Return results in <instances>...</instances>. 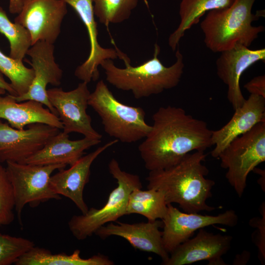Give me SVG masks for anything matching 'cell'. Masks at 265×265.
<instances>
[{"label":"cell","mask_w":265,"mask_h":265,"mask_svg":"<svg viewBox=\"0 0 265 265\" xmlns=\"http://www.w3.org/2000/svg\"><path fill=\"white\" fill-rule=\"evenodd\" d=\"M119 58L125 68L116 67L112 59L104 60L101 66L105 71L106 80L116 88L132 92L136 99L148 97L162 93L177 86L184 72L183 56L178 47L176 61L169 67L165 66L158 58L160 48L156 43L153 57L142 64L132 66L127 55L118 49Z\"/></svg>","instance_id":"3957f363"},{"label":"cell","mask_w":265,"mask_h":265,"mask_svg":"<svg viewBox=\"0 0 265 265\" xmlns=\"http://www.w3.org/2000/svg\"><path fill=\"white\" fill-rule=\"evenodd\" d=\"M163 222L159 219L132 224L110 223L99 228L95 234L102 239L111 236L122 237L134 248L153 253L162 259V264L167 261L169 254L164 249L162 241Z\"/></svg>","instance_id":"e0dca14e"},{"label":"cell","mask_w":265,"mask_h":265,"mask_svg":"<svg viewBox=\"0 0 265 265\" xmlns=\"http://www.w3.org/2000/svg\"><path fill=\"white\" fill-rule=\"evenodd\" d=\"M17 102L12 95H0V119L7 121L12 128L23 130L34 123H42L63 130V126L58 117L43 105L34 100Z\"/></svg>","instance_id":"44dd1931"},{"label":"cell","mask_w":265,"mask_h":265,"mask_svg":"<svg viewBox=\"0 0 265 265\" xmlns=\"http://www.w3.org/2000/svg\"><path fill=\"white\" fill-rule=\"evenodd\" d=\"M162 221V244L165 251L170 254L180 244L189 239L197 230L215 224L233 227L238 224V216L233 210L216 215H203L183 212L169 204Z\"/></svg>","instance_id":"9c48e42d"},{"label":"cell","mask_w":265,"mask_h":265,"mask_svg":"<svg viewBox=\"0 0 265 265\" xmlns=\"http://www.w3.org/2000/svg\"><path fill=\"white\" fill-rule=\"evenodd\" d=\"M249 253L247 251H244L242 254L237 256L235 258L234 265H245L248 261L250 258Z\"/></svg>","instance_id":"836d02e7"},{"label":"cell","mask_w":265,"mask_h":265,"mask_svg":"<svg viewBox=\"0 0 265 265\" xmlns=\"http://www.w3.org/2000/svg\"><path fill=\"white\" fill-rule=\"evenodd\" d=\"M0 89L4 90L9 93V94L14 96H17V94L12 88L10 83L4 80L3 74L0 72Z\"/></svg>","instance_id":"d6a6232c"},{"label":"cell","mask_w":265,"mask_h":265,"mask_svg":"<svg viewBox=\"0 0 265 265\" xmlns=\"http://www.w3.org/2000/svg\"><path fill=\"white\" fill-rule=\"evenodd\" d=\"M23 0H9V11L11 14H19L22 10Z\"/></svg>","instance_id":"1f68e13d"},{"label":"cell","mask_w":265,"mask_h":265,"mask_svg":"<svg viewBox=\"0 0 265 265\" xmlns=\"http://www.w3.org/2000/svg\"><path fill=\"white\" fill-rule=\"evenodd\" d=\"M80 251L75 250L68 255L65 253L52 254L48 249L34 246L22 256L16 265H112L113 261L105 255L98 254L84 259Z\"/></svg>","instance_id":"7402d4cb"},{"label":"cell","mask_w":265,"mask_h":265,"mask_svg":"<svg viewBox=\"0 0 265 265\" xmlns=\"http://www.w3.org/2000/svg\"><path fill=\"white\" fill-rule=\"evenodd\" d=\"M256 0H234L229 6L210 11L200 24L206 47L221 53L237 45L249 47L265 30L263 26H254L261 13L252 9Z\"/></svg>","instance_id":"277c9868"},{"label":"cell","mask_w":265,"mask_h":265,"mask_svg":"<svg viewBox=\"0 0 265 265\" xmlns=\"http://www.w3.org/2000/svg\"><path fill=\"white\" fill-rule=\"evenodd\" d=\"M101 142V140L86 137L71 140L69 133L59 132L52 136L42 149L28 158L24 163L71 166L83 156L85 150Z\"/></svg>","instance_id":"ffe728a7"},{"label":"cell","mask_w":265,"mask_h":265,"mask_svg":"<svg viewBox=\"0 0 265 265\" xmlns=\"http://www.w3.org/2000/svg\"><path fill=\"white\" fill-rule=\"evenodd\" d=\"M261 217H255L249 221V225L257 228L253 235V240L258 249L259 260L263 264L265 261V205L264 202L261 206Z\"/></svg>","instance_id":"f546056e"},{"label":"cell","mask_w":265,"mask_h":265,"mask_svg":"<svg viewBox=\"0 0 265 265\" xmlns=\"http://www.w3.org/2000/svg\"><path fill=\"white\" fill-rule=\"evenodd\" d=\"M0 32L7 38L9 42V56L14 59L23 61L32 45L29 32L22 25L12 22L0 6Z\"/></svg>","instance_id":"d4e9b609"},{"label":"cell","mask_w":265,"mask_h":265,"mask_svg":"<svg viewBox=\"0 0 265 265\" xmlns=\"http://www.w3.org/2000/svg\"><path fill=\"white\" fill-rule=\"evenodd\" d=\"M76 12L83 23L89 38L90 50L87 59L75 71L79 79L86 83L97 80L100 76L98 67L106 59L119 57L118 49L104 48L98 41V29L94 18L92 0H64Z\"/></svg>","instance_id":"ac0fdd59"},{"label":"cell","mask_w":265,"mask_h":265,"mask_svg":"<svg viewBox=\"0 0 265 265\" xmlns=\"http://www.w3.org/2000/svg\"><path fill=\"white\" fill-rule=\"evenodd\" d=\"M118 142L116 139L107 142L81 157L69 168L59 169L50 178V184L53 190L57 194L70 199L81 213H86L89 209L84 200L83 193L89 180L91 165L99 155Z\"/></svg>","instance_id":"2e32d148"},{"label":"cell","mask_w":265,"mask_h":265,"mask_svg":"<svg viewBox=\"0 0 265 265\" xmlns=\"http://www.w3.org/2000/svg\"><path fill=\"white\" fill-rule=\"evenodd\" d=\"M108 168L110 174L116 180L117 186L111 191L103 207L91 208L86 213L73 215L70 219L69 229L78 240L85 239L101 226L126 215L131 192L135 188H142L140 177L122 170L115 159H111Z\"/></svg>","instance_id":"8992f818"},{"label":"cell","mask_w":265,"mask_h":265,"mask_svg":"<svg viewBox=\"0 0 265 265\" xmlns=\"http://www.w3.org/2000/svg\"><path fill=\"white\" fill-rule=\"evenodd\" d=\"M34 246V242L27 238L0 232V265L15 264L22 256Z\"/></svg>","instance_id":"83f0119b"},{"label":"cell","mask_w":265,"mask_h":265,"mask_svg":"<svg viewBox=\"0 0 265 265\" xmlns=\"http://www.w3.org/2000/svg\"><path fill=\"white\" fill-rule=\"evenodd\" d=\"M67 4L64 0H23L14 22L28 31L32 45L39 41L53 44L60 33Z\"/></svg>","instance_id":"8fae6325"},{"label":"cell","mask_w":265,"mask_h":265,"mask_svg":"<svg viewBox=\"0 0 265 265\" xmlns=\"http://www.w3.org/2000/svg\"><path fill=\"white\" fill-rule=\"evenodd\" d=\"M59 132L57 128L42 123L16 129L0 119V161L24 163Z\"/></svg>","instance_id":"7c38bea8"},{"label":"cell","mask_w":265,"mask_h":265,"mask_svg":"<svg viewBox=\"0 0 265 265\" xmlns=\"http://www.w3.org/2000/svg\"><path fill=\"white\" fill-rule=\"evenodd\" d=\"M54 50L53 44L42 41L37 42L29 48L26 54L31 57V62L26 61L34 70V79L26 93L12 96L17 102L26 100L40 102L58 116L48 99L46 89L48 84L59 85L62 77V71L54 60Z\"/></svg>","instance_id":"4fadbf2b"},{"label":"cell","mask_w":265,"mask_h":265,"mask_svg":"<svg viewBox=\"0 0 265 265\" xmlns=\"http://www.w3.org/2000/svg\"><path fill=\"white\" fill-rule=\"evenodd\" d=\"M0 161V225H8L14 220L13 190L5 167Z\"/></svg>","instance_id":"f1b7e54d"},{"label":"cell","mask_w":265,"mask_h":265,"mask_svg":"<svg viewBox=\"0 0 265 265\" xmlns=\"http://www.w3.org/2000/svg\"><path fill=\"white\" fill-rule=\"evenodd\" d=\"M6 163L5 169L13 190L15 210L21 226L23 225V210L26 205L34 208L51 200L61 199L51 187L50 180L54 171L64 168L67 165L13 161Z\"/></svg>","instance_id":"ba28073f"},{"label":"cell","mask_w":265,"mask_h":265,"mask_svg":"<svg viewBox=\"0 0 265 265\" xmlns=\"http://www.w3.org/2000/svg\"><path fill=\"white\" fill-rule=\"evenodd\" d=\"M94 15L106 26L128 19L138 0H92Z\"/></svg>","instance_id":"4316f807"},{"label":"cell","mask_w":265,"mask_h":265,"mask_svg":"<svg viewBox=\"0 0 265 265\" xmlns=\"http://www.w3.org/2000/svg\"><path fill=\"white\" fill-rule=\"evenodd\" d=\"M233 237L214 234L201 228L197 235L180 244L171 253L164 265H186L208 261L209 265H226L222 256L230 250Z\"/></svg>","instance_id":"5bb4252c"},{"label":"cell","mask_w":265,"mask_h":265,"mask_svg":"<svg viewBox=\"0 0 265 265\" xmlns=\"http://www.w3.org/2000/svg\"><path fill=\"white\" fill-rule=\"evenodd\" d=\"M225 177L241 197L247 186L249 174L265 161V121L236 137L219 154Z\"/></svg>","instance_id":"52a82bcc"},{"label":"cell","mask_w":265,"mask_h":265,"mask_svg":"<svg viewBox=\"0 0 265 265\" xmlns=\"http://www.w3.org/2000/svg\"><path fill=\"white\" fill-rule=\"evenodd\" d=\"M152 119L151 129L138 146L149 171L170 167L188 154L205 152L212 146V131L207 123L187 114L181 107H160Z\"/></svg>","instance_id":"6da1fadb"},{"label":"cell","mask_w":265,"mask_h":265,"mask_svg":"<svg viewBox=\"0 0 265 265\" xmlns=\"http://www.w3.org/2000/svg\"><path fill=\"white\" fill-rule=\"evenodd\" d=\"M244 87L250 94L265 98V75L254 77L244 85Z\"/></svg>","instance_id":"4dcf8cb0"},{"label":"cell","mask_w":265,"mask_h":265,"mask_svg":"<svg viewBox=\"0 0 265 265\" xmlns=\"http://www.w3.org/2000/svg\"><path fill=\"white\" fill-rule=\"evenodd\" d=\"M88 103L100 117L106 133L118 141L136 142L144 138L151 129L144 109L118 101L103 80L90 93Z\"/></svg>","instance_id":"5b68a950"},{"label":"cell","mask_w":265,"mask_h":265,"mask_svg":"<svg viewBox=\"0 0 265 265\" xmlns=\"http://www.w3.org/2000/svg\"><path fill=\"white\" fill-rule=\"evenodd\" d=\"M167 209L164 194L160 191L148 188H134L130 193L126 215L136 213L146 217L148 221L162 220Z\"/></svg>","instance_id":"cb8c5ba5"},{"label":"cell","mask_w":265,"mask_h":265,"mask_svg":"<svg viewBox=\"0 0 265 265\" xmlns=\"http://www.w3.org/2000/svg\"><path fill=\"white\" fill-rule=\"evenodd\" d=\"M206 158L205 152L194 151L170 167L150 171L147 188L161 191L167 204L176 203L186 212L215 210L207 203L215 182L205 177L209 174L203 163Z\"/></svg>","instance_id":"7a4b0ae2"},{"label":"cell","mask_w":265,"mask_h":265,"mask_svg":"<svg viewBox=\"0 0 265 265\" xmlns=\"http://www.w3.org/2000/svg\"><path fill=\"white\" fill-rule=\"evenodd\" d=\"M234 0H182L179 7L180 23L170 34L168 44L175 51L185 32L199 23L200 19L210 11L227 7Z\"/></svg>","instance_id":"603a6c76"},{"label":"cell","mask_w":265,"mask_h":265,"mask_svg":"<svg viewBox=\"0 0 265 265\" xmlns=\"http://www.w3.org/2000/svg\"><path fill=\"white\" fill-rule=\"evenodd\" d=\"M47 93L63 124L64 132H77L84 137L101 140L102 134L93 128L91 117L86 112L90 94L87 83L82 81L69 91L55 87L47 89Z\"/></svg>","instance_id":"30bf717a"},{"label":"cell","mask_w":265,"mask_h":265,"mask_svg":"<svg viewBox=\"0 0 265 265\" xmlns=\"http://www.w3.org/2000/svg\"><path fill=\"white\" fill-rule=\"evenodd\" d=\"M265 121V98L250 94L243 104L235 109L229 121L220 129L212 131L211 141L214 148L211 156L219 154L236 137L250 131L257 124Z\"/></svg>","instance_id":"d6986e66"},{"label":"cell","mask_w":265,"mask_h":265,"mask_svg":"<svg viewBox=\"0 0 265 265\" xmlns=\"http://www.w3.org/2000/svg\"><path fill=\"white\" fill-rule=\"evenodd\" d=\"M6 91L2 89H0V95H2L5 93Z\"/></svg>","instance_id":"e575fe53"},{"label":"cell","mask_w":265,"mask_h":265,"mask_svg":"<svg viewBox=\"0 0 265 265\" xmlns=\"http://www.w3.org/2000/svg\"><path fill=\"white\" fill-rule=\"evenodd\" d=\"M0 72L10 81L17 96L26 93L34 77L32 68L26 67L23 61L5 55L0 50Z\"/></svg>","instance_id":"484cf974"},{"label":"cell","mask_w":265,"mask_h":265,"mask_svg":"<svg viewBox=\"0 0 265 265\" xmlns=\"http://www.w3.org/2000/svg\"><path fill=\"white\" fill-rule=\"evenodd\" d=\"M216 61L218 78L227 86V97L236 109L244 102L240 79L243 72L254 63L265 60V49L251 50L241 45L224 51Z\"/></svg>","instance_id":"9a60e30c"}]
</instances>
